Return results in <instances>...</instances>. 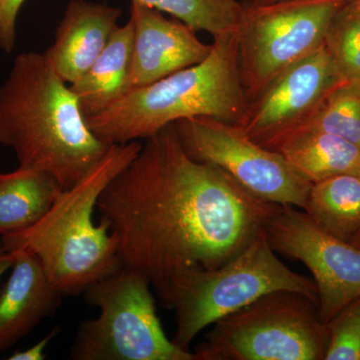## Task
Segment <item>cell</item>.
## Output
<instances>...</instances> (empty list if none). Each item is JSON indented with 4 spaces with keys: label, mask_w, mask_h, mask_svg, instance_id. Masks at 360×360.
Segmentation results:
<instances>
[{
    "label": "cell",
    "mask_w": 360,
    "mask_h": 360,
    "mask_svg": "<svg viewBox=\"0 0 360 360\" xmlns=\"http://www.w3.org/2000/svg\"><path fill=\"white\" fill-rule=\"evenodd\" d=\"M240 68L238 32L214 37L207 58L155 84L134 89L98 115L86 118L108 144L148 139L179 120L193 117L243 127L248 110Z\"/></svg>",
    "instance_id": "obj_4"
},
{
    "label": "cell",
    "mask_w": 360,
    "mask_h": 360,
    "mask_svg": "<svg viewBox=\"0 0 360 360\" xmlns=\"http://www.w3.org/2000/svg\"><path fill=\"white\" fill-rule=\"evenodd\" d=\"M324 47L343 80L360 85V0H347L338 9Z\"/></svg>",
    "instance_id": "obj_21"
},
{
    "label": "cell",
    "mask_w": 360,
    "mask_h": 360,
    "mask_svg": "<svg viewBox=\"0 0 360 360\" xmlns=\"http://www.w3.org/2000/svg\"><path fill=\"white\" fill-rule=\"evenodd\" d=\"M300 130L335 135L360 146V85H338L295 131Z\"/></svg>",
    "instance_id": "obj_20"
},
{
    "label": "cell",
    "mask_w": 360,
    "mask_h": 360,
    "mask_svg": "<svg viewBox=\"0 0 360 360\" xmlns=\"http://www.w3.org/2000/svg\"><path fill=\"white\" fill-rule=\"evenodd\" d=\"M134 30L131 21L118 26L98 58L70 84L85 117L103 112L130 91Z\"/></svg>",
    "instance_id": "obj_15"
},
{
    "label": "cell",
    "mask_w": 360,
    "mask_h": 360,
    "mask_svg": "<svg viewBox=\"0 0 360 360\" xmlns=\"http://www.w3.org/2000/svg\"><path fill=\"white\" fill-rule=\"evenodd\" d=\"M278 1V0H253L251 4H270V2Z\"/></svg>",
    "instance_id": "obj_27"
},
{
    "label": "cell",
    "mask_w": 360,
    "mask_h": 360,
    "mask_svg": "<svg viewBox=\"0 0 360 360\" xmlns=\"http://www.w3.org/2000/svg\"><path fill=\"white\" fill-rule=\"evenodd\" d=\"M271 150L312 184L340 174L360 175V146L324 132L300 130L277 142Z\"/></svg>",
    "instance_id": "obj_16"
},
{
    "label": "cell",
    "mask_w": 360,
    "mask_h": 360,
    "mask_svg": "<svg viewBox=\"0 0 360 360\" xmlns=\"http://www.w3.org/2000/svg\"><path fill=\"white\" fill-rule=\"evenodd\" d=\"M347 0H278L245 6L238 28L239 68L248 101L281 71L324 45Z\"/></svg>",
    "instance_id": "obj_8"
},
{
    "label": "cell",
    "mask_w": 360,
    "mask_h": 360,
    "mask_svg": "<svg viewBox=\"0 0 360 360\" xmlns=\"http://www.w3.org/2000/svg\"><path fill=\"white\" fill-rule=\"evenodd\" d=\"M15 260V252L6 250L4 245L0 243V278L7 270L11 269Z\"/></svg>",
    "instance_id": "obj_25"
},
{
    "label": "cell",
    "mask_w": 360,
    "mask_h": 360,
    "mask_svg": "<svg viewBox=\"0 0 360 360\" xmlns=\"http://www.w3.org/2000/svg\"><path fill=\"white\" fill-rule=\"evenodd\" d=\"M118 7L71 0L56 28L53 44L44 52L68 84L82 77L118 28Z\"/></svg>",
    "instance_id": "obj_13"
},
{
    "label": "cell",
    "mask_w": 360,
    "mask_h": 360,
    "mask_svg": "<svg viewBox=\"0 0 360 360\" xmlns=\"http://www.w3.org/2000/svg\"><path fill=\"white\" fill-rule=\"evenodd\" d=\"M326 328L324 360H360V296L340 310Z\"/></svg>",
    "instance_id": "obj_22"
},
{
    "label": "cell",
    "mask_w": 360,
    "mask_h": 360,
    "mask_svg": "<svg viewBox=\"0 0 360 360\" xmlns=\"http://www.w3.org/2000/svg\"><path fill=\"white\" fill-rule=\"evenodd\" d=\"M165 13L214 37L238 32L245 6L238 0H131Z\"/></svg>",
    "instance_id": "obj_19"
},
{
    "label": "cell",
    "mask_w": 360,
    "mask_h": 360,
    "mask_svg": "<svg viewBox=\"0 0 360 360\" xmlns=\"http://www.w3.org/2000/svg\"><path fill=\"white\" fill-rule=\"evenodd\" d=\"M279 206L191 158L174 124L143 139L96 205L122 267L146 276L167 307L193 274L245 250Z\"/></svg>",
    "instance_id": "obj_1"
},
{
    "label": "cell",
    "mask_w": 360,
    "mask_h": 360,
    "mask_svg": "<svg viewBox=\"0 0 360 360\" xmlns=\"http://www.w3.org/2000/svg\"><path fill=\"white\" fill-rule=\"evenodd\" d=\"M326 347L317 303L276 291L214 322L194 354L196 360H322Z\"/></svg>",
    "instance_id": "obj_7"
},
{
    "label": "cell",
    "mask_w": 360,
    "mask_h": 360,
    "mask_svg": "<svg viewBox=\"0 0 360 360\" xmlns=\"http://www.w3.org/2000/svg\"><path fill=\"white\" fill-rule=\"evenodd\" d=\"M304 212L324 231L350 243L360 231V175L340 174L315 182Z\"/></svg>",
    "instance_id": "obj_18"
},
{
    "label": "cell",
    "mask_w": 360,
    "mask_h": 360,
    "mask_svg": "<svg viewBox=\"0 0 360 360\" xmlns=\"http://www.w3.org/2000/svg\"><path fill=\"white\" fill-rule=\"evenodd\" d=\"M129 20L134 30L130 90L198 65L212 51V44L201 41L191 26L155 8L131 1Z\"/></svg>",
    "instance_id": "obj_12"
},
{
    "label": "cell",
    "mask_w": 360,
    "mask_h": 360,
    "mask_svg": "<svg viewBox=\"0 0 360 360\" xmlns=\"http://www.w3.org/2000/svg\"><path fill=\"white\" fill-rule=\"evenodd\" d=\"M0 146L13 151L20 167L51 175L63 189L110 148L89 129L70 84L37 51L18 54L0 85Z\"/></svg>",
    "instance_id": "obj_2"
},
{
    "label": "cell",
    "mask_w": 360,
    "mask_h": 360,
    "mask_svg": "<svg viewBox=\"0 0 360 360\" xmlns=\"http://www.w3.org/2000/svg\"><path fill=\"white\" fill-rule=\"evenodd\" d=\"M276 291H292L319 302L314 281L276 257L264 229L236 257L219 269L193 274L175 292L169 305L176 321L172 340L189 350L203 329Z\"/></svg>",
    "instance_id": "obj_5"
},
{
    "label": "cell",
    "mask_w": 360,
    "mask_h": 360,
    "mask_svg": "<svg viewBox=\"0 0 360 360\" xmlns=\"http://www.w3.org/2000/svg\"><path fill=\"white\" fill-rule=\"evenodd\" d=\"M141 142L111 144L108 153L68 189H63L49 212L30 229L2 236L8 250L32 253L60 295H75L122 267L116 239L108 224H96L99 196L115 175L134 160Z\"/></svg>",
    "instance_id": "obj_3"
},
{
    "label": "cell",
    "mask_w": 360,
    "mask_h": 360,
    "mask_svg": "<svg viewBox=\"0 0 360 360\" xmlns=\"http://www.w3.org/2000/svg\"><path fill=\"white\" fill-rule=\"evenodd\" d=\"M58 333V329L54 328L49 335L45 336L32 347H28L27 349L20 350V352H13L8 357V360H42L46 359L45 350Z\"/></svg>",
    "instance_id": "obj_24"
},
{
    "label": "cell",
    "mask_w": 360,
    "mask_h": 360,
    "mask_svg": "<svg viewBox=\"0 0 360 360\" xmlns=\"http://www.w3.org/2000/svg\"><path fill=\"white\" fill-rule=\"evenodd\" d=\"M343 82L323 45L276 75L248 104L240 127L260 146L272 149L300 129Z\"/></svg>",
    "instance_id": "obj_11"
},
{
    "label": "cell",
    "mask_w": 360,
    "mask_h": 360,
    "mask_svg": "<svg viewBox=\"0 0 360 360\" xmlns=\"http://www.w3.org/2000/svg\"><path fill=\"white\" fill-rule=\"evenodd\" d=\"M150 288L146 276L127 267L89 286L85 300L99 314L80 323L70 359L196 360L165 335Z\"/></svg>",
    "instance_id": "obj_6"
},
{
    "label": "cell",
    "mask_w": 360,
    "mask_h": 360,
    "mask_svg": "<svg viewBox=\"0 0 360 360\" xmlns=\"http://www.w3.org/2000/svg\"><path fill=\"white\" fill-rule=\"evenodd\" d=\"M350 243L360 248V231L357 232L356 236L350 240Z\"/></svg>",
    "instance_id": "obj_26"
},
{
    "label": "cell",
    "mask_w": 360,
    "mask_h": 360,
    "mask_svg": "<svg viewBox=\"0 0 360 360\" xmlns=\"http://www.w3.org/2000/svg\"><path fill=\"white\" fill-rule=\"evenodd\" d=\"M51 175L18 167L0 174V236L30 229L49 212L60 191Z\"/></svg>",
    "instance_id": "obj_17"
},
{
    "label": "cell",
    "mask_w": 360,
    "mask_h": 360,
    "mask_svg": "<svg viewBox=\"0 0 360 360\" xmlns=\"http://www.w3.org/2000/svg\"><path fill=\"white\" fill-rule=\"evenodd\" d=\"M194 160L224 170L243 188L267 202L305 210L312 184L276 150L250 139L240 127L210 117L174 124Z\"/></svg>",
    "instance_id": "obj_9"
},
{
    "label": "cell",
    "mask_w": 360,
    "mask_h": 360,
    "mask_svg": "<svg viewBox=\"0 0 360 360\" xmlns=\"http://www.w3.org/2000/svg\"><path fill=\"white\" fill-rule=\"evenodd\" d=\"M25 0H0V49L11 53L16 44V21Z\"/></svg>",
    "instance_id": "obj_23"
},
{
    "label": "cell",
    "mask_w": 360,
    "mask_h": 360,
    "mask_svg": "<svg viewBox=\"0 0 360 360\" xmlns=\"http://www.w3.org/2000/svg\"><path fill=\"white\" fill-rule=\"evenodd\" d=\"M13 251L15 260L11 276L0 290V352L56 314L63 296L52 285L35 255Z\"/></svg>",
    "instance_id": "obj_14"
},
{
    "label": "cell",
    "mask_w": 360,
    "mask_h": 360,
    "mask_svg": "<svg viewBox=\"0 0 360 360\" xmlns=\"http://www.w3.org/2000/svg\"><path fill=\"white\" fill-rule=\"evenodd\" d=\"M274 251L302 262L314 276L326 323L360 296V248L324 231L307 212L281 205L264 226Z\"/></svg>",
    "instance_id": "obj_10"
}]
</instances>
